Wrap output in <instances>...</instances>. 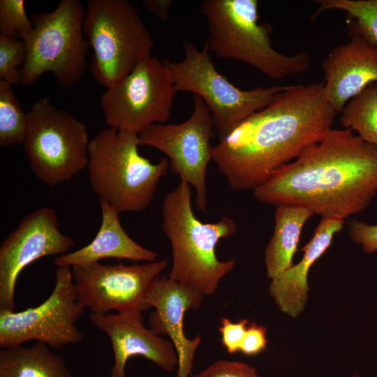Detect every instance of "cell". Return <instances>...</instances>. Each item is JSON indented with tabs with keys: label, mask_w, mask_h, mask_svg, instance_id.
Instances as JSON below:
<instances>
[{
	"label": "cell",
	"mask_w": 377,
	"mask_h": 377,
	"mask_svg": "<svg viewBox=\"0 0 377 377\" xmlns=\"http://www.w3.org/2000/svg\"><path fill=\"white\" fill-rule=\"evenodd\" d=\"M171 0H144L142 3L155 15L166 20L172 5Z\"/></svg>",
	"instance_id": "cell-31"
},
{
	"label": "cell",
	"mask_w": 377,
	"mask_h": 377,
	"mask_svg": "<svg viewBox=\"0 0 377 377\" xmlns=\"http://www.w3.org/2000/svg\"><path fill=\"white\" fill-rule=\"evenodd\" d=\"M165 259L142 265H103L99 262L72 267L78 301L91 313L105 315L111 311H147V295L155 279L167 267Z\"/></svg>",
	"instance_id": "cell-13"
},
{
	"label": "cell",
	"mask_w": 377,
	"mask_h": 377,
	"mask_svg": "<svg viewBox=\"0 0 377 377\" xmlns=\"http://www.w3.org/2000/svg\"><path fill=\"white\" fill-rule=\"evenodd\" d=\"M138 135L113 128L99 131L89 141L87 169L91 190L121 212L145 210L154 198L169 160L152 163L139 151Z\"/></svg>",
	"instance_id": "cell-4"
},
{
	"label": "cell",
	"mask_w": 377,
	"mask_h": 377,
	"mask_svg": "<svg viewBox=\"0 0 377 377\" xmlns=\"http://www.w3.org/2000/svg\"><path fill=\"white\" fill-rule=\"evenodd\" d=\"M27 128V112H24L12 85L0 80V145L22 144Z\"/></svg>",
	"instance_id": "cell-24"
},
{
	"label": "cell",
	"mask_w": 377,
	"mask_h": 377,
	"mask_svg": "<svg viewBox=\"0 0 377 377\" xmlns=\"http://www.w3.org/2000/svg\"><path fill=\"white\" fill-rule=\"evenodd\" d=\"M340 122L344 128L377 146V82L369 84L346 104Z\"/></svg>",
	"instance_id": "cell-22"
},
{
	"label": "cell",
	"mask_w": 377,
	"mask_h": 377,
	"mask_svg": "<svg viewBox=\"0 0 377 377\" xmlns=\"http://www.w3.org/2000/svg\"><path fill=\"white\" fill-rule=\"evenodd\" d=\"M142 313L131 310L90 314L91 322L111 341L114 364L110 377H126V363L136 355L147 358L166 371L177 369L178 356L174 345L145 327Z\"/></svg>",
	"instance_id": "cell-15"
},
{
	"label": "cell",
	"mask_w": 377,
	"mask_h": 377,
	"mask_svg": "<svg viewBox=\"0 0 377 377\" xmlns=\"http://www.w3.org/2000/svg\"><path fill=\"white\" fill-rule=\"evenodd\" d=\"M267 329L255 323L247 327L239 352L246 355L260 353L267 346Z\"/></svg>",
	"instance_id": "cell-30"
},
{
	"label": "cell",
	"mask_w": 377,
	"mask_h": 377,
	"mask_svg": "<svg viewBox=\"0 0 377 377\" xmlns=\"http://www.w3.org/2000/svg\"><path fill=\"white\" fill-rule=\"evenodd\" d=\"M203 297L169 276L156 278L147 295V302L154 308L149 318V329L157 335L170 337L178 356L177 377H189L192 374L202 338L200 334L192 339L186 337L184 318L186 311L201 306Z\"/></svg>",
	"instance_id": "cell-16"
},
{
	"label": "cell",
	"mask_w": 377,
	"mask_h": 377,
	"mask_svg": "<svg viewBox=\"0 0 377 377\" xmlns=\"http://www.w3.org/2000/svg\"><path fill=\"white\" fill-rule=\"evenodd\" d=\"M258 9L257 0L203 1L209 50L220 58L247 63L273 80L308 71L311 59L306 52L286 55L272 47V28L258 22Z\"/></svg>",
	"instance_id": "cell-5"
},
{
	"label": "cell",
	"mask_w": 377,
	"mask_h": 377,
	"mask_svg": "<svg viewBox=\"0 0 377 377\" xmlns=\"http://www.w3.org/2000/svg\"><path fill=\"white\" fill-rule=\"evenodd\" d=\"M26 59L24 41L0 35V80L12 86L20 83V70Z\"/></svg>",
	"instance_id": "cell-26"
},
{
	"label": "cell",
	"mask_w": 377,
	"mask_h": 377,
	"mask_svg": "<svg viewBox=\"0 0 377 377\" xmlns=\"http://www.w3.org/2000/svg\"><path fill=\"white\" fill-rule=\"evenodd\" d=\"M348 235L364 252L371 253L377 251V225L352 220L348 223Z\"/></svg>",
	"instance_id": "cell-29"
},
{
	"label": "cell",
	"mask_w": 377,
	"mask_h": 377,
	"mask_svg": "<svg viewBox=\"0 0 377 377\" xmlns=\"http://www.w3.org/2000/svg\"><path fill=\"white\" fill-rule=\"evenodd\" d=\"M323 82L285 86L213 147V161L232 190L252 191L332 128L337 115Z\"/></svg>",
	"instance_id": "cell-1"
},
{
	"label": "cell",
	"mask_w": 377,
	"mask_h": 377,
	"mask_svg": "<svg viewBox=\"0 0 377 377\" xmlns=\"http://www.w3.org/2000/svg\"><path fill=\"white\" fill-rule=\"evenodd\" d=\"M56 282L40 304L22 311L0 310V347L7 348L36 340L53 348L80 342L75 323L85 307L78 301L72 267H58Z\"/></svg>",
	"instance_id": "cell-11"
},
{
	"label": "cell",
	"mask_w": 377,
	"mask_h": 377,
	"mask_svg": "<svg viewBox=\"0 0 377 377\" xmlns=\"http://www.w3.org/2000/svg\"><path fill=\"white\" fill-rule=\"evenodd\" d=\"M85 11L79 0H61L53 11L31 15L34 29L24 40L26 59L20 84H33L46 72L52 73L63 87L80 80L89 46L83 31Z\"/></svg>",
	"instance_id": "cell-7"
},
{
	"label": "cell",
	"mask_w": 377,
	"mask_h": 377,
	"mask_svg": "<svg viewBox=\"0 0 377 377\" xmlns=\"http://www.w3.org/2000/svg\"><path fill=\"white\" fill-rule=\"evenodd\" d=\"M352 377H360V376H353Z\"/></svg>",
	"instance_id": "cell-32"
},
{
	"label": "cell",
	"mask_w": 377,
	"mask_h": 377,
	"mask_svg": "<svg viewBox=\"0 0 377 377\" xmlns=\"http://www.w3.org/2000/svg\"><path fill=\"white\" fill-rule=\"evenodd\" d=\"M101 224L94 239L84 247L57 256V267L89 264L108 258L127 259L134 262L156 260L158 254L135 242L124 230L120 212L103 200H99Z\"/></svg>",
	"instance_id": "cell-19"
},
{
	"label": "cell",
	"mask_w": 377,
	"mask_h": 377,
	"mask_svg": "<svg viewBox=\"0 0 377 377\" xmlns=\"http://www.w3.org/2000/svg\"><path fill=\"white\" fill-rule=\"evenodd\" d=\"M23 0L0 1V35L24 41L32 32Z\"/></svg>",
	"instance_id": "cell-25"
},
{
	"label": "cell",
	"mask_w": 377,
	"mask_h": 377,
	"mask_svg": "<svg viewBox=\"0 0 377 377\" xmlns=\"http://www.w3.org/2000/svg\"><path fill=\"white\" fill-rule=\"evenodd\" d=\"M314 215L308 209L291 206L276 207L273 235L266 246L265 266L267 279L272 280L293 265L302 228Z\"/></svg>",
	"instance_id": "cell-20"
},
{
	"label": "cell",
	"mask_w": 377,
	"mask_h": 377,
	"mask_svg": "<svg viewBox=\"0 0 377 377\" xmlns=\"http://www.w3.org/2000/svg\"><path fill=\"white\" fill-rule=\"evenodd\" d=\"M326 98L337 113L369 84L377 82V47L351 34L334 47L322 63Z\"/></svg>",
	"instance_id": "cell-17"
},
{
	"label": "cell",
	"mask_w": 377,
	"mask_h": 377,
	"mask_svg": "<svg viewBox=\"0 0 377 377\" xmlns=\"http://www.w3.org/2000/svg\"><path fill=\"white\" fill-rule=\"evenodd\" d=\"M193 377H260L256 369L249 364L237 362L219 360L211 364Z\"/></svg>",
	"instance_id": "cell-27"
},
{
	"label": "cell",
	"mask_w": 377,
	"mask_h": 377,
	"mask_svg": "<svg viewBox=\"0 0 377 377\" xmlns=\"http://www.w3.org/2000/svg\"><path fill=\"white\" fill-rule=\"evenodd\" d=\"M84 34L94 54L96 81L110 88L151 56L154 43L135 7L126 0H89Z\"/></svg>",
	"instance_id": "cell-6"
},
{
	"label": "cell",
	"mask_w": 377,
	"mask_h": 377,
	"mask_svg": "<svg viewBox=\"0 0 377 377\" xmlns=\"http://www.w3.org/2000/svg\"><path fill=\"white\" fill-rule=\"evenodd\" d=\"M193 110L190 117L177 124H155L138 135L140 146H149L164 153L169 168L181 182L195 190L198 211L207 210L206 172L213 159L214 122L211 112L198 95L194 94Z\"/></svg>",
	"instance_id": "cell-12"
},
{
	"label": "cell",
	"mask_w": 377,
	"mask_h": 377,
	"mask_svg": "<svg viewBox=\"0 0 377 377\" xmlns=\"http://www.w3.org/2000/svg\"><path fill=\"white\" fill-rule=\"evenodd\" d=\"M191 187L180 182L165 194L163 202L162 229L172 254L168 276L203 296H210L235 267V259L217 258L216 248L221 239L235 234L237 225L228 216L214 223L198 220L192 209Z\"/></svg>",
	"instance_id": "cell-3"
},
{
	"label": "cell",
	"mask_w": 377,
	"mask_h": 377,
	"mask_svg": "<svg viewBox=\"0 0 377 377\" xmlns=\"http://www.w3.org/2000/svg\"><path fill=\"white\" fill-rule=\"evenodd\" d=\"M175 93L164 63L149 56L103 93L101 105L109 127L139 135L169 119Z\"/></svg>",
	"instance_id": "cell-10"
},
{
	"label": "cell",
	"mask_w": 377,
	"mask_h": 377,
	"mask_svg": "<svg viewBox=\"0 0 377 377\" xmlns=\"http://www.w3.org/2000/svg\"><path fill=\"white\" fill-rule=\"evenodd\" d=\"M184 59L165 60L175 92L191 91L199 96L209 108L219 140L238 124L263 110L285 86L242 90L232 84L215 68L205 43L202 50L189 41L184 43Z\"/></svg>",
	"instance_id": "cell-9"
},
{
	"label": "cell",
	"mask_w": 377,
	"mask_h": 377,
	"mask_svg": "<svg viewBox=\"0 0 377 377\" xmlns=\"http://www.w3.org/2000/svg\"><path fill=\"white\" fill-rule=\"evenodd\" d=\"M319 7L315 13L329 10L345 12L350 34H357L377 47V0H316Z\"/></svg>",
	"instance_id": "cell-23"
},
{
	"label": "cell",
	"mask_w": 377,
	"mask_h": 377,
	"mask_svg": "<svg viewBox=\"0 0 377 377\" xmlns=\"http://www.w3.org/2000/svg\"><path fill=\"white\" fill-rule=\"evenodd\" d=\"M74 245L59 229L54 210L36 209L27 215L0 246V310L15 311V291L21 272L34 261L61 256Z\"/></svg>",
	"instance_id": "cell-14"
},
{
	"label": "cell",
	"mask_w": 377,
	"mask_h": 377,
	"mask_svg": "<svg viewBox=\"0 0 377 377\" xmlns=\"http://www.w3.org/2000/svg\"><path fill=\"white\" fill-rule=\"evenodd\" d=\"M90 140L85 124L43 98L27 112L24 150L34 174L55 186L87 167Z\"/></svg>",
	"instance_id": "cell-8"
},
{
	"label": "cell",
	"mask_w": 377,
	"mask_h": 377,
	"mask_svg": "<svg viewBox=\"0 0 377 377\" xmlns=\"http://www.w3.org/2000/svg\"><path fill=\"white\" fill-rule=\"evenodd\" d=\"M344 223L341 219L321 218L312 237L302 249L304 254L300 261L271 280L269 295L282 313L297 318L303 311L309 290V269L330 247Z\"/></svg>",
	"instance_id": "cell-18"
},
{
	"label": "cell",
	"mask_w": 377,
	"mask_h": 377,
	"mask_svg": "<svg viewBox=\"0 0 377 377\" xmlns=\"http://www.w3.org/2000/svg\"><path fill=\"white\" fill-rule=\"evenodd\" d=\"M271 205L308 209L321 218L346 220L377 194V146L348 128H331L293 161L253 191Z\"/></svg>",
	"instance_id": "cell-2"
},
{
	"label": "cell",
	"mask_w": 377,
	"mask_h": 377,
	"mask_svg": "<svg viewBox=\"0 0 377 377\" xmlns=\"http://www.w3.org/2000/svg\"><path fill=\"white\" fill-rule=\"evenodd\" d=\"M0 377H72L64 358L36 341L0 350Z\"/></svg>",
	"instance_id": "cell-21"
},
{
	"label": "cell",
	"mask_w": 377,
	"mask_h": 377,
	"mask_svg": "<svg viewBox=\"0 0 377 377\" xmlns=\"http://www.w3.org/2000/svg\"><path fill=\"white\" fill-rule=\"evenodd\" d=\"M248 323L246 319L237 323L231 322L227 318L221 319L219 330L221 334V343L228 353L239 352Z\"/></svg>",
	"instance_id": "cell-28"
}]
</instances>
